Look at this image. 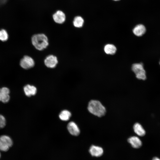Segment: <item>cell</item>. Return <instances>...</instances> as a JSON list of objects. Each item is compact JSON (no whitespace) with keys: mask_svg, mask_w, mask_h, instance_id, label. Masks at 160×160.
<instances>
[{"mask_svg":"<svg viewBox=\"0 0 160 160\" xmlns=\"http://www.w3.org/2000/svg\"><path fill=\"white\" fill-rule=\"evenodd\" d=\"M31 42L35 48L39 51L45 49L49 45L48 39L47 36L43 33L33 35L31 37Z\"/></svg>","mask_w":160,"mask_h":160,"instance_id":"1","label":"cell"},{"mask_svg":"<svg viewBox=\"0 0 160 160\" xmlns=\"http://www.w3.org/2000/svg\"><path fill=\"white\" fill-rule=\"evenodd\" d=\"M88 109L90 113L99 117L104 116L106 112L105 108L100 102L95 100H91L89 102Z\"/></svg>","mask_w":160,"mask_h":160,"instance_id":"2","label":"cell"},{"mask_svg":"<svg viewBox=\"0 0 160 160\" xmlns=\"http://www.w3.org/2000/svg\"><path fill=\"white\" fill-rule=\"evenodd\" d=\"M132 70L135 74L136 77L137 79L143 80L146 79L145 71L142 63H136L133 64L132 66Z\"/></svg>","mask_w":160,"mask_h":160,"instance_id":"3","label":"cell"},{"mask_svg":"<svg viewBox=\"0 0 160 160\" xmlns=\"http://www.w3.org/2000/svg\"><path fill=\"white\" fill-rule=\"evenodd\" d=\"M13 144L12 140L9 136L6 135L0 136V151H7Z\"/></svg>","mask_w":160,"mask_h":160,"instance_id":"4","label":"cell"},{"mask_svg":"<svg viewBox=\"0 0 160 160\" xmlns=\"http://www.w3.org/2000/svg\"><path fill=\"white\" fill-rule=\"evenodd\" d=\"M20 65L23 68L27 69L33 67L35 65V62L31 57L25 55L21 60Z\"/></svg>","mask_w":160,"mask_h":160,"instance_id":"5","label":"cell"},{"mask_svg":"<svg viewBox=\"0 0 160 160\" xmlns=\"http://www.w3.org/2000/svg\"><path fill=\"white\" fill-rule=\"evenodd\" d=\"M44 63L46 67L49 68H53L56 66L58 61L56 56L51 55L46 57L44 60Z\"/></svg>","mask_w":160,"mask_h":160,"instance_id":"6","label":"cell"},{"mask_svg":"<svg viewBox=\"0 0 160 160\" xmlns=\"http://www.w3.org/2000/svg\"><path fill=\"white\" fill-rule=\"evenodd\" d=\"M10 92L9 89L7 87L0 88V101L4 103H8L10 99Z\"/></svg>","mask_w":160,"mask_h":160,"instance_id":"7","label":"cell"},{"mask_svg":"<svg viewBox=\"0 0 160 160\" xmlns=\"http://www.w3.org/2000/svg\"><path fill=\"white\" fill-rule=\"evenodd\" d=\"M52 17L55 23L62 24L65 22L66 17L65 13L63 11L58 10L54 14Z\"/></svg>","mask_w":160,"mask_h":160,"instance_id":"8","label":"cell"},{"mask_svg":"<svg viewBox=\"0 0 160 160\" xmlns=\"http://www.w3.org/2000/svg\"><path fill=\"white\" fill-rule=\"evenodd\" d=\"M67 129L69 133L72 135L77 136L80 133V130L76 124L74 122L71 121L67 125Z\"/></svg>","mask_w":160,"mask_h":160,"instance_id":"9","label":"cell"},{"mask_svg":"<svg viewBox=\"0 0 160 160\" xmlns=\"http://www.w3.org/2000/svg\"><path fill=\"white\" fill-rule=\"evenodd\" d=\"M89 151L92 156L97 157L101 156L103 153L102 148L94 145H92L90 147Z\"/></svg>","mask_w":160,"mask_h":160,"instance_id":"10","label":"cell"},{"mask_svg":"<svg viewBox=\"0 0 160 160\" xmlns=\"http://www.w3.org/2000/svg\"><path fill=\"white\" fill-rule=\"evenodd\" d=\"M23 90L25 95L28 97L35 95L37 92V89L35 87L28 84L24 86Z\"/></svg>","mask_w":160,"mask_h":160,"instance_id":"11","label":"cell"},{"mask_svg":"<svg viewBox=\"0 0 160 160\" xmlns=\"http://www.w3.org/2000/svg\"><path fill=\"white\" fill-rule=\"evenodd\" d=\"M128 141L132 147L138 148H140L142 145V142L136 136H132L129 138Z\"/></svg>","mask_w":160,"mask_h":160,"instance_id":"12","label":"cell"},{"mask_svg":"<svg viewBox=\"0 0 160 160\" xmlns=\"http://www.w3.org/2000/svg\"><path fill=\"white\" fill-rule=\"evenodd\" d=\"M146 31V28L143 25L139 24L136 25L133 30V33L137 36H140L145 34Z\"/></svg>","mask_w":160,"mask_h":160,"instance_id":"13","label":"cell"},{"mask_svg":"<svg viewBox=\"0 0 160 160\" xmlns=\"http://www.w3.org/2000/svg\"><path fill=\"white\" fill-rule=\"evenodd\" d=\"M134 132L137 135L140 136H143L145 135V132L142 126L139 123H135L133 126Z\"/></svg>","mask_w":160,"mask_h":160,"instance_id":"14","label":"cell"},{"mask_svg":"<svg viewBox=\"0 0 160 160\" xmlns=\"http://www.w3.org/2000/svg\"><path fill=\"white\" fill-rule=\"evenodd\" d=\"M73 25L76 28H81L83 26L84 20L81 16H78L75 17L73 20Z\"/></svg>","mask_w":160,"mask_h":160,"instance_id":"15","label":"cell"},{"mask_svg":"<svg viewBox=\"0 0 160 160\" xmlns=\"http://www.w3.org/2000/svg\"><path fill=\"white\" fill-rule=\"evenodd\" d=\"M104 51L107 54L113 55L116 53V48L113 44H108L105 46Z\"/></svg>","mask_w":160,"mask_h":160,"instance_id":"16","label":"cell"},{"mask_svg":"<svg viewBox=\"0 0 160 160\" xmlns=\"http://www.w3.org/2000/svg\"><path fill=\"white\" fill-rule=\"evenodd\" d=\"M71 116L70 112L67 110L62 111L60 113L59 117L60 119L63 121L68 120Z\"/></svg>","mask_w":160,"mask_h":160,"instance_id":"17","label":"cell"},{"mask_svg":"<svg viewBox=\"0 0 160 160\" xmlns=\"http://www.w3.org/2000/svg\"><path fill=\"white\" fill-rule=\"evenodd\" d=\"M8 38V33L4 29H2L0 30V40L4 41L7 40Z\"/></svg>","mask_w":160,"mask_h":160,"instance_id":"18","label":"cell"},{"mask_svg":"<svg viewBox=\"0 0 160 160\" xmlns=\"http://www.w3.org/2000/svg\"><path fill=\"white\" fill-rule=\"evenodd\" d=\"M6 120L5 117L0 114V129L4 128L6 124Z\"/></svg>","mask_w":160,"mask_h":160,"instance_id":"19","label":"cell"},{"mask_svg":"<svg viewBox=\"0 0 160 160\" xmlns=\"http://www.w3.org/2000/svg\"><path fill=\"white\" fill-rule=\"evenodd\" d=\"M152 160H160V159L157 157H154L153 158Z\"/></svg>","mask_w":160,"mask_h":160,"instance_id":"20","label":"cell"},{"mask_svg":"<svg viewBox=\"0 0 160 160\" xmlns=\"http://www.w3.org/2000/svg\"><path fill=\"white\" fill-rule=\"evenodd\" d=\"M114 0V1H119V0Z\"/></svg>","mask_w":160,"mask_h":160,"instance_id":"21","label":"cell"},{"mask_svg":"<svg viewBox=\"0 0 160 160\" xmlns=\"http://www.w3.org/2000/svg\"><path fill=\"white\" fill-rule=\"evenodd\" d=\"M1 154L0 152V158L1 157Z\"/></svg>","mask_w":160,"mask_h":160,"instance_id":"22","label":"cell"},{"mask_svg":"<svg viewBox=\"0 0 160 160\" xmlns=\"http://www.w3.org/2000/svg\"></svg>","mask_w":160,"mask_h":160,"instance_id":"23","label":"cell"}]
</instances>
